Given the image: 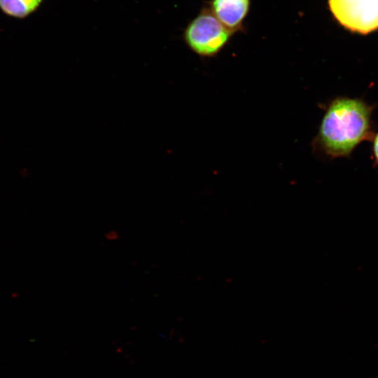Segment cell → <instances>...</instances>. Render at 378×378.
Segmentation results:
<instances>
[{
  "label": "cell",
  "mask_w": 378,
  "mask_h": 378,
  "mask_svg": "<svg viewBox=\"0 0 378 378\" xmlns=\"http://www.w3.org/2000/svg\"><path fill=\"white\" fill-rule=\"evenodd\" d=\"M374 108L358 97L332 99L325 106L314 150L330 159L349 157L359 144L372 139Z\"/></svg>",
  "instance_id": "1"
},
{
  "label": "cell",
  "mask_w": 378,
  "mask_h": 378,
  "mask_svg": "<svg viewBox=\"0 0 378 378\" xmlns=\"http://www.w3.org/2000/svg\"><path fill=\"white\" fill-rule=\"evenodd\" d=\"M234 34L204 5L188 24L183 32V39L187 46L196 55L211 58L224 49Z\"/></svg>",
  "instance_id": "2"
},
{
  "label": "cell",
  "mask_w": 378,
  "mask_h": 378,
  "mask_svg": "<svg viewBox=\"0 0 378 378\" xmlns=\"http://www.w3.org/2000/svg\"><path fill=\"white\" fill-rule=\"evenodd\" d=\"M335 18L345 27L362 34L378 28V0H329Z\"/></svg>",
  "instance_id": "3"
},
{
  "label": "cell",
  "mask_w": 378,
  "mask_h": 378,
  "mask_svg": "<svg viewBox=\"0 0 378 378\" xmlns=\"http://www.w3.org/2000/svg\"><path fill=\"white\" fill-rule=\"evenodd\" d=\"M205 4L214 16L234 33L244 31L251 0H209Z\"/></svg>",
  "instance_id": "4"
},
{
  "label": "cell",
  "mask_w": 378,
  "mask_h": 378,
  "mask_svg": "<svg viewBox=\"0 0 378 378\" xmlns=\"http://www.w3.org/2000/svg\"><path fill=\"white\" fill-rule=\"evenodd\" d=\"M42 0H0V8L6 15L23 18L35 11Z\"/></svg>",
  "instance_id": "5"
},
{
  "label": "cell",
  "mask_w": 378,
  "mask_h": 378,
  "mask_svg": "<svg viewBox=\"0 0 378 378\" xmlns=\"http://www.w3.org/2000/svg\"><path fill=\"white\" fill-rule=\"evenodd\" d=\"M372 146V158L374 164L378 167V131L374 133L371 139Z\"/></svg>",
  "instance_id": "6"
}]
</instances>
